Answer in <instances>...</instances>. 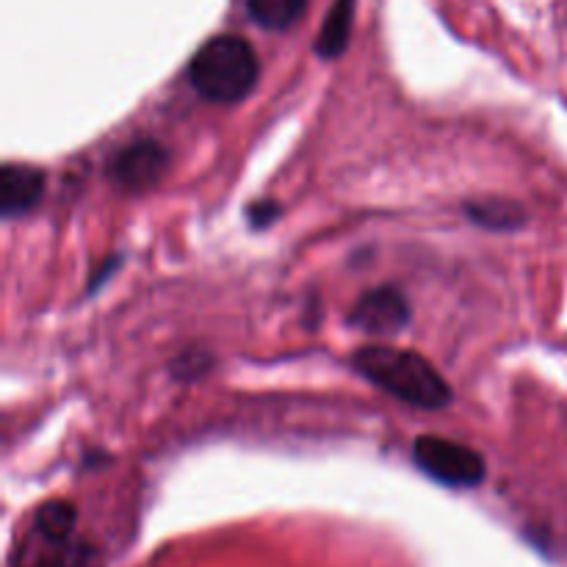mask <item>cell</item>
I'll use <instances>...</instances> for the list:
<instances>
[{"instance_id":"cell-2","label":"cell","mask_w":567,"mask_h":567,"mask_svg":"<svg viewBox=\"0 0 567 567\" xmlns=\"http://www.w3.org/2000/svg\"><path fill=\"white\" fill-rule=\"evenodd\" d=\"M260 78V61L252 44L241 37H214L194 53L188 83L208 103L233 105L249 97Z\"/></svg>"},{"instance_id":"cell-4","label":"cell","mask_w":567,"mask_h":567,"mask_svg":"<svg viewBox=\"0 0 567 567\" xmlns=\"http://www.w3.org/2000/svg\"><path fill=\"white\" fill-rule=\"evenodd\" d=\"M169 169V150L155 138H138L127 144L111 161V177L127 194H144L158 186Z\"/></svg>"},{"instance_id":"cell-7","label":"cell","mask_w":567,"mask_h":567,"mask_svg":"<svg viewBox=\"0 0 567 567\" xmlns=\"http://www.w3.org/2000/svg\"><path fill=\"white\" fill-rule=\"evenodd\" d=\"M44 194L42 169L28 164H6L0 172V214L6 219L25 216Z\"/></svg>"},{"instance_id":"cell-12","label":"cell","mask_w":567,"mask_h":567,"mask_svg":"<svg viewBox=\"0 0 567 567\" xmlns=\"http://www.w3.org/2000/svg\"><path fill=\"white\" fill-rule=\"evenodd\" d=\"M247 216L249 221H252V227H269L275 225L277 216H280V205L271 203V199H260V203L249 205Z\"/></svg>"},{"instance_id":"cell-3","label":"cell","mask_w":567,"mask_h":567,"mask_svg":"<svg viewBox=\"0 0 567 567\" xmlns=\"http://www.w3.org/2000/svg\"><path fill=\"white\" fill-rule=\"evenodd\" d=\"M413 460L430 480L446 487H476L487 474L480 452L437 435L419 437L413 443Z\"/></svg>"},{"instance_id":"cell-5","label":"cell","mask_w":567,"mask_h":567,"mask_svg":"<svg viewBox=\"0 0 567 567\" xmlns=\"http://www.w3.org/2000/svg\"><path fill=\"white\" fill-rule=\"evenodd\" d=\"M410 319H413V308H410L408 297L393 286L363 293L349 313V324L369 336H393V332L404 330Z\"/></svg>"},{"instance_id":"cell-8","label":"cell","mask_w":567,"mask_h":567,"mask_svg":"<svg viewBox=\"0 0 567 567\" xmlns=\"http://www.w3.org/2000/svg\"><path fill=\"white\" fill-rule=\"evenodd\" d=\"M352 17H354V0H336V6L327 14L324 25H321L319 39H316V53L321 59L332 61L347 50L349 37H352Z\"/></svg>"},{"instance_id":"cell-11","label":"cell","mask_w":567,"mask_h":567,"mask_svg":"<svg viewBox=\"0 0 567 567\" xmlns=\"http://www.w3.org/2000/svg\"><path fill=\"white\" fill-rule=\"evenodd\" d=\"M78 513L70 502H48L39 507L37 518H33V529L42 532L44 537L53 540H72L75 537Z\"/></svg>"},{"instance_id":"cell-1","label":"cell","mask_w":567,"mask_h":567,"mask_svg":"<svg viewBox=\"0 0 567 567\" xmlns=\"http://www.w3.org/2000/svg\"><path fill=\"white\" fill-rule=\"evenodd\" d=\"M360 377L391 393L399 402L421 410H443L452 404V385L441 371L421 354L393 347H365L354 354Z\"/></svg>"},{"instance_id":"cell-9","label":"cell","mask_w":567,"mask_h":567,"mask_svg":"<svg viewBox=\"0 0 567 567\" xmlns=\"http://www.w3.org/2000/svg\"><path fill=\"white\" fill-rule=\"evenodd\" d=\"M465 214L471 221L487 230H515L526 221V210L520 208L513 199L491 197V199H476V203L465 205Z\"/></svg>"},{"instance_id":"cell-10","label":"cell","mask_w":567,"mask_h":567,"mask_svg":"<svg viewBox=\"0 0 567 567\" xmlns=\"http://www.w3.org/2000/svg\"><path fill=\"white\" fill-rule=\"evenodd\" d=\"M308 9V0H247V11L260 28L286 31Z\"/></svg>"},{"instance_id":"cell-6","label":"cell","mask_w":567,"mask_h":567,"mask_svg":"<svg viewBox=\"0 0 567 567\" xmlns=\"http://www.w3.org/2000/svg\"><path fill=\"white\" fill-rule=\"evenodd\" d=\"M14 567H105L103 554L86 540H53L31 529L17 554Z\"/></svg>"}]
</instances>
